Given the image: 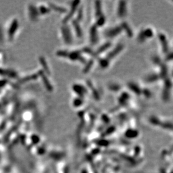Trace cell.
<instances>
[{
	"label": "cell",
	"mask_w": 173,
	"mask_h": 173,
	"mask_svg": "<svg viewBox=\"0 0 173 173\" xmlns=\"http://www.w3.org/2000/svg\"><path fill=\"white\" fill-rule=\"evenodd\" d=\"M67 57L73 61H79L82 63H85L86 62V60L84 57L81 55L80 52L79 51H75L69 53Z\"/></svg>",
	"instance_id": "cell-1"
},
{
	"label": "cell",
	"mask_w": 173,
	"mask_h": 173,
	"mask_svg": "<svg viewBox=\"0 0 173 173\" xmlns=\"http://www.w3.org/2000/svg\"><path fill=\"white\" fill-rule=\"evenodd\" d=\"M122 30L120 26H117L114 28L109 29L107 32H105V37L109 38H113L119 35Z\"/></svg>",
	"instance_id": "cell-2"
},
{
	"label": "cell",
	"mask_w": 173,
	"mask_h": 173,
	"mask_svg": "<svg viewBox=\"0 0 173 173\" xmlns=\"http://www.w3.org/2000/svg\"><path fill=\"white\" fill-rule=\"evenodd\" d=\"M62 34L63 39L67 44H71L72 41V37L71 30L67 25H65L62 28Z\"/></svg>",
	"instance_id": "cell-3"
},
{
	"label": "cell",
	"mask_w": 173,
	"mask_h": 173,
	"mask_svg": "<svg viewBox=\"0 0 173 173\" xmlns=\"http://www.w3.org/2000/svg\"><path fill=\"white\" fill-rule=\"evenodd\" d=\"M73 91L79 95L80 98H83L84 96L87 93V90L85 87L82 86L81 85L75 84L73 86Z\"/></svg>",
	"instance_id": "cell-4"
},
{
	"label": "cell",
	"mask_w": 173,
	"mask_h": 173,
	"mask_svg": "<svg viewBox=\"0 0 173 173\" xmlns=\"http://www.w3.org/2000/svg\"><path fill=\"white\" fill-rule=\"evenodd\" d=\"M127 13L126 2L124 1H120L119 2L118 10H117V15L120 17H123L126 16Z\"/></svg>",
	"instance_id": "cell-5"
},
{
	"label": "cell",
	"mask_w": 173,
	"mask_h": 173,
	"mask_svg": "<svg viewBox=\"0 0 173 173\" xmlns=\"http://www.w3.org/2000/svg\"><path fill=\"white\" fill-rule=\"evenodd\" d=\"M97 28L98 26L96 25H94L90 29V42L93 44H96L98 41Z\"/></svg>",
	"instance_id": "cell-6"
},
{
	"label": "cell",
	"mask_w": 173,
	"mask_h": 173,
	"mask_svg": "<svg viewBox=\"0 0 173 173\" xmlns=\"http://www.w3.org/2000/svg\"><path fill=\"white\" fill-rule=\"evenodd\" d=\"M159 40H160L161 46L163 48V51L164 53H166L169 51V47H168V43L166 39V38L165 35L162 33H159L158 35Z\"/></svg>",
	"instance_id": "cell-7"
},
{
	"label": "cell",
	"mask_w": 173,
	"mask_h": 173,
	"mask_svg": "<svg viewBox=\"0 0 173 173\" xmlns=\"http://www.w3.org/2000/svg\"><path fill=\"white\" fill-rule=\"evenodd\" d=\"M123 45L122 44H118V46L114 48L112 51H111L110 53H109V54L107 56V59H108L109 61L113 58L114 57H116V55H118L119 53H120L123 49Z\"/></svg>",
	"instance_id": "cell-8"
},
{
	"label": "cell",
	"mask_w": 173,
	"mask_h": 173,
	"mask_svg": "<svg viewBox=\"0 0 173 173\" xmlns=\"http://www.w3.org/2000/svg\"><path fill=\"white\" fill-rule=\"evenodd\" d=\"M79 3H80L79 1H75L73 2L72 4L71 5V11L69 12V14L67 15V16H66V18L64 19V22H67V21H69L70 19H71V17L73 16L75 12H76Z\"/></svg>",
	"instance_id": "cell-9"
},
{
	"label": "cell",
	"mask_w": 173,
	"mask_h": 173,
	"mask_svg": "<svg viewBox=\"0 0 173 173\" xmlns=\"http://www.w3.org/2000/svg\"><path fill=\"white\" fill-rule=\"evenodd\" d=\"M87 85V86L89 87L90 89H91L92 93H93V96L94 98L96 100H100V95L99 94L98 91H97V90L95 88L92 82L90 81V80H87L86 82Z\"/></svg>",
	"instance_id": "cell-10"
},
{
	"label": "cell",
	"mask_w": 173,
	"mask_h": 173,
	"mask_svg": "<svg viewBox=\"0 0 173 173\" xmlns=\"http://www.w3.org/2000/svg\"><path fill=\"white\" fill-rule=\"evenodd\" d=\"M128 87L134 94L138 95L141 94L142 90L134 82H129L128 84Z\"/></svg>",
	"instance_id": "cell-11"
},
{
	"label": "cell",
	"mask_w": 173,
	"mask_h": 173,
	"mask_svg": "<svg viewBox=\"0 0 173 173\" xmlns=\"http://www.w3.org/2000/svg\"><path fill=\"white\" fill-rule=\"evenodd\" d=\"M160 73L158 75L160 78L161 79H166L167 78V75H168V69L167 66L164 64L161 63L160 64Z\"/></svg>",
	"instance_id": "cell-12"
},
{
	"label": "cell",
	"mask_w": 173,
	"mask_h": 173,
	"mask_svg": "<svg viewBox=\"0 0 173 173\" xmlns=\"http://www.w3.org/2000/svg\"><path fill=\"white\" fill-rule=\"evenodd\" d=\"M72 25L74 27V29H75L76 33L78 37L79 38L81 37L82 35V33L81 29L80 28V26L79 25V21H78L76 20H73L72 21Z\"/></svg>",
	"instance_id": "cell-13"
},
{
	"label": "cell",
	"mask_w": 173,
	"mask_h": 173,
	"mask_svg": "<svg viewBox=\"0 0 173 173\" xmlns=\"http://www.w3.org/2000/svg\"><path fill=\"white\" fill-rule=\"evenodd\" d=\"M121 28L122 29H124L126 32V34H127V35L129 37L131 38L133 36V32L132 31L131 28L129 27V26L128 25V24H127L126 22H123L122 24H121Z\"/></svg>",
	"instance_id": "cell-14"
},
{
	"label": "cell",
	"mask_w": 173,
	"mask_h": 173,
	"mask_svg": "<svg viewBox=\"0 0 173 173\" xmlns=\"http://www.w3.org/2000/svg\"><path fill=\"white\" fill-rule=\"evenodd\" d=\"M170 89H168L166 87H164L162 93V99L164 101L167 102L169 101L170 99Z\"/></svg>",
	"instance_id": "cell-15"
},
{
	"label": "cell",
	"mask_w": 173,
	"mask_h": 173,
	"mask_svg": "<svg viewBox=\"0 0 173 173\" xmlns=\"http://www.w3.org/2000/svg\"><path fill=\"white\" fill-rule=\"evenodd\" d=\"M129 98V96L127 93H123L119 98V103L122 105H125Z\"/></svg>",
	"instance_id": "cell-16"
},
{
	"label": "cell",
	"mask_w": 173,
	"mask_h": 173,
	"mask_svg": "<svg viewBox=\"0 0 173 173\" xmlns=\"http://www.w3.org/2000/svg\"><path fill=\"white\" fill-rule=\"evenodd\" d=\"M160 79L159 75L156 73H152L147 76L146 78V82L148 83H152L157 81Z\"/></svg>",
	"instance_id": "cell-17"
},
{
	"label": "cell",
	"mask_w": 173,
	"mask_h": 173,
	"mask_svg": "<svg viewBox=\"0 0 173 173\" xmlns=\"http://www.w3.org/2000/svg\"><path fill=\"white\" fill-rule=\"evenodd\" d=\"M95 15L97 17L102 15V11L100 1H96L95 2Z\"/></svg>",
	"instance_id": "cell-18"
},
{
	"label": "cell",
	"mask_w": 173,
	"mask_h": 173,
	"mask_svg": "<svg viewBox=\"0 0 173 173\" xmlns=\"http://www.w3.org/2000/svg\"><path fill=\"white\" fill-rule=\"evenodd\" d=\"M110 46H111V43H110V42H107V43H105V44H104L101 47H100L98 48V49L97 52H96V53L98 55L99 54L104 52L107 49H108L110 47Z\"/></svg>",
	"instance_id": "cell-19"
},
{
	"label": "cell",
	"mask_w": 173,
	"mask_h": 173,
	"mask_svg": "<svg viewBox=\"0 0 173 173\" xmlns=\"http://www.w3.org/2000/svg\"><path fill=\"white\" fill-rule=\"evenodd\" d=\"M94 61L93 60H91L88 62V63H87L85 66V67L83 70V72L84 73H87V72H89V71L91 70L92 66L94 64Z\"/></svg>",
	"instance_id": "cell-20"
},
{
	"label": "cell",
	"mask_w": 173,
	"mask_h": 173,
	"mask_svg": "<svg viewBox=\"0 0 173 173\" xmlns=\"http://www.w3.org/2000/svg\"><path fill=\"white\" fill-rule=\"evenodd\" d=\"M109 64V61L107 59V58H103V59H100L99 60V65L100 66L103 68V69H105L107 68Z\"/></svg>",
	"instance_id": "cell-21"
},
{
	"label": "cell",
	"mask_w": 173,
	"mask_h": 173,
	"mask_svg": "<svg viewBox=\"0 0 173 173\" xmlns=\"http://www.w3.org/2000/svg\"><path fill=\"white\" fill-rule=\"evenodd\" d=\"M143 34L146 39L151 38V37H152V36L154 35V33H153L152 30L150 28H147L146 29L143 30Z\"/></svg>",
	"instance_id": "cell-22"
},
{
	"label": "cell",
	"mask_w": 173,
	"mask_h": 173,
	"mask_svg": "<svg viewBox=\"0 0 173 173\" xmlns=\"http://www.w3.org/2000/svg\"><path fill=\"white\" fill-rule=\"evenodd\" d=\"M83 51H84L85 53H87V54H89V55H91V56L94 57L95 58H98V55L95 52H94L91 49H90V48H84L83 49Z\"/></svg>",
	"instance_id": "cell-23"
},
{
	"label": "cell",
	"mask_w": 173,
	"mask_h": 173,
	"mask_svg": "<svg viewBox=\"0 0 173 173\" xmlns=\"http://www.w3.org/2000/svg\"><path fill=\"white\" fill-rule=\"evenodd\" d=\"M105 23V17L102 15V16H99L97 18L96 24H95L97 26H102Z\"/></svg>",
	"instance_id": "cell-24"
},
{
	"label": "cell",
	"mask_w": 173,
	"mask_h": 173,
	"mask_svg": "<svg viewBox=\"0 0 173 173\" xmlns=\"http://www.w3.org/2000/svg\"><path fill=\"white\" fill-rule=\"evenodd\" d=\"M120 88H121L120 86L116 84H110L109 86V89H110V90L114 92L118 91L119 90H120Z\"/></svg>",
	"instance_id": "cell-25"
},
{
	"label": "cell",
	"mask_w": 173,
	"mask_h": 173,
	"mask_svg": "<svg viewBox=\"0 0 173 173\" xmlns=\"http://www.w3.org/2000/svg\"><path fill=\"white\" fill-rule=\"evenodd\" d=\"M83 102H84V100H83L82 98L78 97V98H75L73 100V104L74 106H75V107H79V106H80L83 103Z\"/></svg>",
	"instance_id": "cell-26"
},
{
	"label": "cell",
	"mask_w": 173,
	"mask_h": 173,
	"mask_svg": "<svg viewBox=\"0 0 173 173\" xmlns=\"http://www.w3.org/2000/svg\"><path fill=\"white\" fill-rule=\"evenodd\" d=\"M137 39H138V42H140V43H143V42H145V41H146V40L147 39L146 38V37H145L144 34H143V30L141 31L140 33H139V34H138V38H137Z\"/></svg>",
	"instance_id": "cell-27"
},
{
	"label": "cell",
	"mask_w": 173,
	"mask_h": 173,
	"mask_svg": "<svg viewBox=\"0 0 173 173\" xmlns=\"http://www.w3.org/2000/svg\"><path fill=\"white\" fill-rule=\"evenodd\" d=\"M142 93L146 98H150L151 96V91L147 89H144L142 90Z\"/></svg>",
	"instance_id": "cell-28"
},
{
	"label": "cell",
	"mask_w": 173,
	"mask_h": 173,
	"mask_svg": "<svg viewBox=\"0 0 173 173\" xmlns=\"http://www.w3.org/2000/svg\"><path fill=\"white\" fill-rule=\"evenodd\" d=\"M152 62L153 63L156 65H160L161 64V61L160 60V58L158 57V56H154L153 58H152Z\"/></svg>",
	"instance_id": "cell-29"
},
{
	"label": "cell",
	"mask_w": 173,
	"mask_h": 173,
	"mask_svg": "<svg viewBox=\"0 0 173 173\" xmlns=\"http://www.w3.org/2000/svg\"><path fill=\"white\" fill-rule=\"evenodd\" d=\"M82 17H83V10H82V8H79V11H78V14L76 20L78 21H81L82 19Z\"/></svg>",
	"instance_id": "cell-30"
},
{
	"label": "cell",
	"mask_w": 173,
	"mask_h": 173,
	"mask_svg": "<svg viewBox=\"0 0 173 173\" xmlns=\"http://www.w3.org/2000/svg\"><path fill=\"white\" fill-rule=\"evenodd\" d=\"M172 58H173V55H172V53H169L166 56V61H170V60H172Z\"/></svg>",
	"instance_id": "cell-31"
}]
</instances>
